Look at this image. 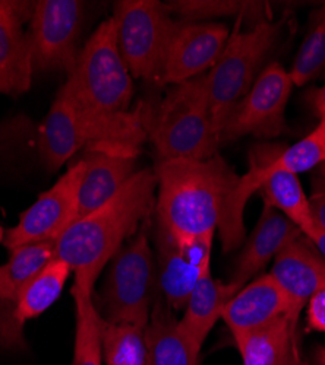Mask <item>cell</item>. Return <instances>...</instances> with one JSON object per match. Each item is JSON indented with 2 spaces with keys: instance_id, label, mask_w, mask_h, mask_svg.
<instances>
[{
  "instance_id": "obj_15",
  "label": "cell",
  "mask_w": 325,
  "mask_h": 365,
  "mask_svg": "<svg viewBox=\"0 0 325 365\" xmlns=\"http://www.w3.org/2000/svg\"><path fill=\"white\" fill-rule=\"evenodd\" d=\"M281 145H258L249 152V168L239 177L229 195L219 224L223 250H238L245 241V207L249 199L261 190L264 181L274 171V161L281 152Z\"/></svg>"
},
{
  "instance_id": "obj_6",
  "label": "cell",
  "mask_w": 325,
  "mask_h": 365,
  "mask_svg": "<svg viewBox=\"0 0 325 365\" xmlns=\"http://www.w3.org/2000/svg\"><path fill=\"white\" fill-rule=\"evenodd\" d=\"M99 313L104 320L146 327L159 297L156 255L145 231L136 232L109 262Z\"/></svg>"
},
{
  "instance_id": "obj_10",
  "label": "cell",
  "mask_w": 325,
  "mask_h": 365,
  "mask_svg": "<svg viewBox=\"0 0 325 365\" xmlns=\"http://www.w3.org/2000/svg\"><path fill=\"white\" fill-rule=\"evenodd\" d=\"M154 241L160 295L173 312L184 310L195 285L211 272L214 234L181 237L156 222Z\"/></svg>"
},
{
  "instance_id": "obj_28",
  "label": "cell",
  "mask_w": 325,
  "mask_h": 365,
  "mask_svg": "<svg viewBox=\"0 0 325 365\" xmlns=\"http://www.w3.org/2000/svg\"><path fill=\"white\" fill-rule=\"evenodd\" d=\"M325 72V4L316 8L308 22L304 41L289 72L294 86H304Z\"/></svg>"
},
{
  "instance_id": "obj_26",
  "label": "cell",
  "mask_w": 325,
  "mask_h": 365,
  "mask_svg": "<svg viewBox=\"0 0 325 365\" xmlns=\"http://www.w3.org/2000/svg\"><path fill=\"white\" fill-rule=\"evenodd\" d=\"M100 333L106 365H149L145 327L101 317Z\"/></svg>"
},
{
  "instance_id": "obj_18",
  "label": "cell",
  "mask_w": 325,
  "mask_h": 365,
  "mask_svg": "<svg viewBox=\"0 0 325 365\" xmlns=\"http://www.w3.org/2000/svg\"><path fill=\"white\" fill-rule=\"evenodd\" d=\"M233 339L242 365H304L298 348V330L293 329L286 316Z\"/></svg>"
},
{
  "instance_id": "obj_3",
  "label": "cell",
  "mask_w": 325,
  "mask_h": 365,
  "mask_svg": "<svg viewBox=\"0 0 325 365\" xmlns=\"http://www.w3.org/2000/svg\"><path fill=\"white\" fill-rule=\"evenodd\" d=\"M156 222L181 237L216 234L224 203L239 175L219 154L210 160L177 158L156 167Z\"/></svg>"
},
{
  "instance_id": "obj_2",
  "label": "cell",
  "mask_w": 325,
  "mask_h": 365,
  "mask_svg": "<svg viewBox=\"0 0 325 365\" xmlns=\"http://www.w3.org/2000/svg\"><path fill=\"white\" fill-rule=\"evenodd\" d=\"M154 170L136 171L107 203L76 220L56 241L54 257L71 266L75 281L94 288L113 256L156 209Z\"/></svg>"
},
{
  "instance_id": "obj_35",
  "label": "cell",
  "mask_w": 325,
  "mask_h": 365,
  "mask_svg": "<svg viewBox=\"0 0 325 365\" xmlns=\"http://www.w3.org/2000/svg\"><path fill=\"white\" fill-rule=\"evenodd\" d=\"M314 192H325V163L316 168V174L312 181Z\"/></svg>"
},
{
  "instance_id": "obj_17",
  "label": "cell",
  "mask_w": 325,
  "mask_h": 365,
  "mask_svg": "<svg viewBox=\"0 0 325 365\" xmlns=\"http://www.w3.org/2000/svg\"><path fill=\"white\" fill-rule=\"evenodd\" d=\"M85 174L79 187L78 217L84 218L107 203L138 171L136 158L113 155L100 150H85Z\"/></svg>"
},
{
  "instance_id": "obj_36",
  "label": "cell",
  "mask_w": 325,
  "mask_h": 365,
  "mask_svg": "<svg viewBox=\"0 0 325 365\" xmlns=\"http://www.w3.org/2000/svg\"><path fill=\"white\" fill-rule=\"evenodd\" d=\"M315 365H325V346L322 345L315 349Z\"/></svg>"
},
{
  "instance_id": "obj_13",
  "label": "cell",
  "mask_w": 325,
  "mask_h": 365,
  "mask_svg": "<svg viewBox=\"0 0 325 365\" xmlns=\"http://www.w3.org/2000/svg\"><path fill=\"white\" fill-rule=\"evenodd\" d=\"M270 275L289 301L287 319L298 330L302 310L311 297L325 287V259L314 242L301 235L287 245L273 260Z\"/></svg>"
},
{
  "instance_id": "obj_29",
  "label": "cell",
  "mask_w": 325,
  "mask_h": 365,
  "mask_svg": "<svg viewBox=\"0 0 325 365\" xmlns=\"http://www.w3.org/2000/svg\"><path fill=\"white\" fill-rule=\"evenodd\" d=\"M325 163V118H319L316 128L304 139L290 146H283L274 163V171L302 174Z\"/></svg>"
},
{
  "instance_id": "obj_33",
  "label": "cell",
  "mask_w": 325,
  "mask_h": 365,
  "mask_svg": "<svg viewBox=\"0 0 325 365\" xmlns=\"http://www.w3.org/2000/svg\"><path fill=\"white\" fill-rule=\"evenodd\" d=\"M312 104L319 118H325V85L315 91L312 96Z\"/></svg>"
},
{
  "instance_id": "obj_20",
  "label": "cell",
  "mask_w": 325,
  "mask_h": 365,
  "mask_svg": "<svg viewBox=\"0 0 325 365\" xmlns=\"http://www.w3.org/2000/svg\"><path fill=\"white\" fill-rule=\"evenodd\" d=\"M79 149H85V139L75 110L68 97L59 91L41 129L40 155L50 171H57Z\"/></svg>"
},
{
  "instance_id": "obj_12",
  "label": "cell",
  "mask_w": 325,
  "mask_h": 365,
  "mask_svg": "<svg viewBox=\"0 0 325 365\" xmlns=\"http://www.w3.org/2000/svg\"><path fill=\"white\" fill-rule=\"evenodd\" d=\"M230 37L220 22L177 21L167 47L161 85H179L206 73L220 58Z\"/></svg>"
},
{
  "instance_id": "obj_9",
  "label": "cell",
  "mask_w": 325,
  "mask_h": 365,
  "mask_svg": "<svg viewBox=\"0 0 325 365\" xmlns=\"http://www.w3.org/2000/svg\"><path fill=\"white\" fill-rule=\"evenodd\" d=\"M84 11L85 4L78 0H37L26 33L34 72L72 73L79 56Z\"/></svg>"
},
{
  "instance_id": "obj_24",
  "label": "cell",
  "mask_w": 325,
  "mask_h": 365,
  "mask_svg": "<svg viewBox=\"0 0 325 365\" xmlns=\"http://www.w3.org/2000/svg\"><path fill=\"white\" fill-rule=\"evenodd\" d=\"M71 273L74 270L68 263L53 257L37 273L29 278L18 295L16 317L25 324L47 312L61 297Z\"/></svg>"
},
{
  "instance_id": "obj_27",
  "label": "cell",
  "mask_w": 325,
  "mask_h": 365,
  "mask_svg": "<svg viewBox=\"0 0 325 365\" xmlns=\"http://www.w3.org/2000/svg\"><path fill=\"white\" fill-rule=\"evenodd\" d=\"M171 15L186 22H213L216 18L251 19L254 25L269 21L264 18L265 4L239 0H174L164 4Z\"/></svg>"
},
{
  "instance_id": "obj_38",
  "label": "cell",
  "mask_w": 325,
  "mask_h": 365,
  "mask_svg": "<svg viewBox=\"0 0 325 365\" xmlns=\"http://www.w3.org/2000/svg\"><path fill=\"white\" fill-rule=\"evenodd\" d=\"M5 231L6 230H4L2 225H0V242H4V240H5Z\"/></svg>"
},
{
  "instance_id": "obj_32",
  "label": "cell",
  "mask_w": 325,
  "mask_h": 365,
  "mask_svg": "<svg viewBox=\"0 0 325 365\" xmlns=\"http://www.w3.org/2000/svg\"><path fill=\"white\" fill-rule=\"evenodd\" d=\"M309 202L316 225L325 231V192H314Z\"/></svg>"
},
{
  "instance_id": "obj_1",
  "label": "cell",
  "mask_w": 325,
  "mask_h": 365,
  "mask_svg": "<svg viewBox=\"0 0 325 365\" xmlns=\"http://www.w3.org/2000/svg\"><path fill=\"white\" fill-rule=\"evenodd\" d=\"M71 101L85 150L136 158L146 133L139 106L131 110L134 78L117 48L111 18L101 22L79 51L75 69L59 89Z\"/></svg>"
},
{
  "instance_id": "obj_14",
  "label": "cell",
  "mask_w": 325,
  "mask_h": 365,
  "mask_svg": "<svg viewBox=\"0 0 325 365\" xmlns=\"http://www.w3.org/2000/svg\"><path fill=\"white\" fill-rule=\"evenodd\" d=\"M304 235L301 230L293 225L280 212L264 203L258 222L249 237L244 241L242 252L236 260L230 284L238 289L244 288L291 241Z\"/></svg>"
},
{
  "instance_id": "obj_21",
  "label": "cell",
  "mask_w": 325,
  "mask_h": 365,
  "mask_svg": "<svg viewBox=\"0 0 325 365\" xmlns=\"http://www.w3.org/2000/svg\"><path fill=\"white\" fill-rule=\"evenodd\" d=\"M145 341L149 365H198L199 352L186 339L179 327V320L160 294L145 327Z\"/></svg>"
},
{
  "instance_id": "obj_7",
  "label": "cell",
  "mask_w": 325,
  "mask_h": 365,
  "mask_svg": "<svg viewBox=\"0 0 325 365\" xmlns=\"http://www.w3.org/2000/svg\"><path fill=\"white\" fill-rule=\"evenodd\" d=\"M117 48L132 78L161 83L169 43L177 26L157 0H119L113 5Z\"/></svg>"
},
{
  "instance_id": "obj_4",
  "label": "cell",
  "mask_w": 325,
  "mask_h": 365,
  "mask_svg": "<svg viewBox=\"0 0 325 365\" xmlns=\"http://www.w3.org/2000/svg\"><path fill=\"white\" fill-rule=\"evenodd\" d=\"M144 130L159 161L210 160L220 138L214 129L206 73L173 85L161 101L139 104Z\"/></svg>"
},
{
  "instance_id": "obj_31",
  "label": "cell",
  "mask_w": 325,
  "mask_h": 365,
  "mask_svg": "<svg viewBox=\"0 0 325 365\" xmlns=\"http://www.w3.org/2000/svg\"><path fill=\"white\" fill-rule=\"evenodd\" d=\"M36 2L26 0H0V18H8L21 24L31 21Z\"/></svg>"
},
{
  "instance_id": "obj_22",
  "label": "cell",
  "mask_w": 325,
  "mask_h": 365,
  "mask_svg": "<svg viewBox=\"0 0 325 365\" xmlns=\"http://www.w3.org/2000/svg\"><path fill=\"white\" fill-rule=\"evenodd\" d=\"M33 53L22 24L0 18V94L19 97L31 86Z\"/></svg>"
},
{
  "instance_id": "obj_23",
  "label": "cell",
  "mask_w": 325,
  "mask_h": 365,
  "mask_svg": "<svg viewBox=\"0 0 325 365\" xmlns=\"http://www.w3.org/2000/svg\"><path fill=\"white\" fill-rule=\"evenodd\" d=\"M264 203H267L293 225H296L305 237H311L316 228L311 202L306 196L299 175L289 171H273L261 187Z\"/></svg>"
},
{
  "instance_id": "obj_16",
  "label": "cell",
  "mask_w": 325,
  "mask_h": 365,
  "mask_svg": "<svg viewBox=\"0 0 325 365\" xmlns=\"http://www.w3.org/2000/svg\"><path fill=\"white\" fill-rule=\"evenodd\" d=\"M287 313L289 301L284 291L270 273H261L231 297L221 320L236 338L281 316L287 317Z\"/></svg>"
},
{
  "instance_id": "obj_37",
  "label": "cell",
  "mask_w": 325,
  "mask_h": 365,
  "mask_svg": "<svg viewBox=\"0 0 325 365\" xmlns=\"http://www.w3.org/2000/svg\"><path fill=\"white\" fill-rule=\"evenodd\" d=\"M5 294H6V281H5L2 266H0V298L5 297Z\"/></svg>"
},
{
  "instance_id": "obj_19",
  "label": "cell",
  "mask_w": 325,
  "mask_h": 365,
  "mask_svg": "<svg viewBox=\"0 0 325 365\" xmlns=\"http://www.w3.org/2000/svg\"><path fill=\"white\" fill-rule=\"evenodd\" d=\"M238 291L230 282L214 279L211 272L202 277L192 289L179 327L198 352H201L214 324L221 319L226 304Z\"/></svg>"
},
{
  "instance_id": "obj_25",
  "label": "cell",
  "mask_w": 325,
  "mask_h": 365,
  "mask_svg": "<svg viewBox=\"0 0 325 365\" xmlns=\"http://www.w3.org/2000/svg\"><path fill=\"white\" fill-rule=\"evenodd\" d=\"M71 292L76 317L72 365H103L101 316L96 307L94 289L75 281Z\"/></svg>"
},
{
  "instance_id": "obj_30",
  "label": "cell",
  "mask_w": 325,
  "mask_h": 365,
  "mask_svg": "<svg viewBox=\"0 0 325 365\" xmlns=\"http://www.w3.org/2000/svg\"><path fill=\"white\" fill-rule=\"evenodd\" d=\"M306 324L309 330L325 333V287L318 289L306 304Z\"/></svg>"
},
{
  "instance_id": "obj_34",
  "label": "cell",
  "mask_w": 325,
  "mask_h": 365,
  "mask_svg": "<svg viewBox=\"0 0 325 365\" xmlns=\"http://www.w3.org/2000/svg\"><path fill=\"white\" fill-rule=\"evenodd\" d=\"M309 240L314 242L315 247L319 250V253H321V255L324 256V259H325V231L316 225V228H315V231L312 232V235L309 237Z\"/></svg>"
},
{
  "instance_id": "obj_11",
  "label": "cell",
  "mask_w": 325,
  "mask_h": 365,
  "mask_svg": "<svg viewBox=\"0 0 325 365\" xmlns=\"http://www.w3.org/2000/svg\"><path fill=\"white\" fill-rule=\"evenodd\" d=\"M85 174L84 160H78L19 215L15 227L5 231L4 245L12 250L34 242L57 241L76 221L79 187Z\"/></svg>"
},
{
  "instance_id": "obj_5",
  "label": "cell",
  "mask_w": 325,
  "mask_h": 365,
  "mask_svg": "<svg viewBox=\"0 0 325 365\" xmlns=\"http://www.w3.org/2000/svg\"><path fill=\"white\" fill-rule=\"evenodd\" d=\"M244 24L245 19H236L220 58L206 73L213 125L219 138L229 111L251 89L284 29V19L264 21L248 29H242Z\"/></svg>"
},
{
  "instance_id": "obj_8",
  "label": "cell",
  "mask_w": 325,
  "mask_h": 365,
  "mask_svg": "<svg viewBox=\"0 0 325 365\" xmlns=\"http://www.w3.org/2000/svg\"><path fill=\"white\" fill-rule=\"evenodd\" d=\"M293 86L289 72L280 63L265 66L245 97L229 111L220 130V145L245 136L273 139L283 135Z\"/></svg>"
}]
</instances>
